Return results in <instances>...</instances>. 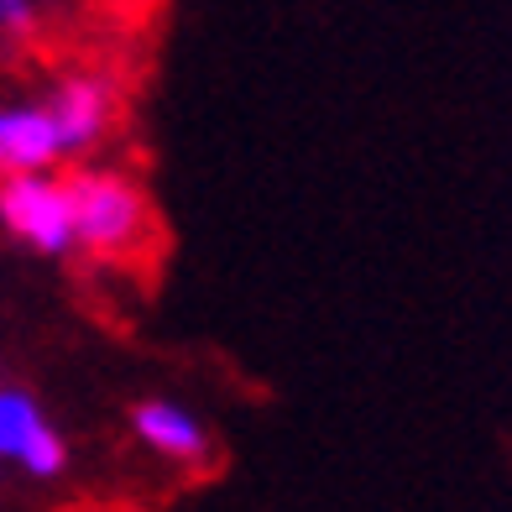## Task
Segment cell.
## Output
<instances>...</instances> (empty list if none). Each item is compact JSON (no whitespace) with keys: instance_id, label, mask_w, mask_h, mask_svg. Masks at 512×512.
<instances>
[{"instance_id":"obj_1","label":"cell","mask_w":512,"mask_h":512,"mask_svg":"<svg viewBox=\"0 0 512 512\" xmlns=\"http://www.w3.org/2000/svg\"><path fill=\"white\" fill-rule=\"evenodd\" d=\"M68 194V220H74V241L95 256H142L152 246V209L136 183L121 173H74L63 178Z\"/></svg>"},{"instance_id":"obj_2","label":"cell","mask_w":512,"mask_h":512,"mask_svg":"<svg viewBox=\"0 0 512 512\" xmlns=\"http://www.w3.org/2000/svg\"><path fill=\"white\" fill-rule=\"evenodd\" d=\"M0 220L37 251H68L74 246V220H68L63 183L42 173H6L0 183Z\"/></svg>"},{"instance_id":"obj_3","label":"cell","mask_w":512,"mask_h":512,"mask_svg":"<svg viewBox=\"0 0 512 512\" xmlns=\"http://www.w3.org/2000/svg\"><path fill=\"white\" fill-rule=\"evenodd\" d=\"M48 115L58 126V147L63 152H84V147H95L100 136L110 131V121H115V89L105 79L79 74V79L58 84Z\"/></svg>"},{"instance_id":"obj_4","label":"cell","mask_w":512,"mask_h":512,"mask_svg":"<svg viewBox=\"0 0 512 512\" xmlns=\"http://www.w3.org/2000/svg\"><path fill=\"white\" fill-rule=\"evenodd\" d=\"M0 455L21 460L32 476H58L63 471V439L42 424V413L21 392H0Z\"/></svg>"},{"instance_id":"obj_5","label":"cell","mask_w":512,"mask_h":512,"mask_svg":"<svg viewBox=\"0 0 512 512\" xmlns=\"http://www.w3.org/2000/svg\"><path fill=\"white\" fill-rule=\"evenodd\" d=\"M58 126L48 105L0 110V173H42L58 157Z\"/></svg>"},{"instance_id":"obj_6","label":"cell","mask_w":512,"mask_h":512,"mask_svg":"<svg viewBox=\"0 0 512 512\" xmlns=\"http://www.w3.org/2000/svg\"><path fill=\"white\" fill-rule=\"evenodd\" d=\"M136 434L168 460H204L209 455V439L199 429V418L178 403H142L136 408Z\"/></svg>"},{"instance_id":"obj_7","label":"cell","mask_w":512,"mask_h":512,"mask_svg":"<svg viewBox=\"0 0 512 512\" xmlns=\"http://www.w3.org/2000/svg\"><path fill=\"white\" fill-rule=\"evenodd\" d=\"M32 21H37L32 0H0V27L6 32H32Z\"/></svg>"},{"instance_id":"obj_8","label":"cell","mask_w":512,"mask_h":512,"mask_svg":"<svg viewBox=\"0 0 512 512\" xmlns=\"http://www.w3.org/2000/svg\"><path fill=\"white\" fill-rule=\"evenodd\" d=\"M121 6H136V0H121Z\"/></svg>"}]
</instances>
